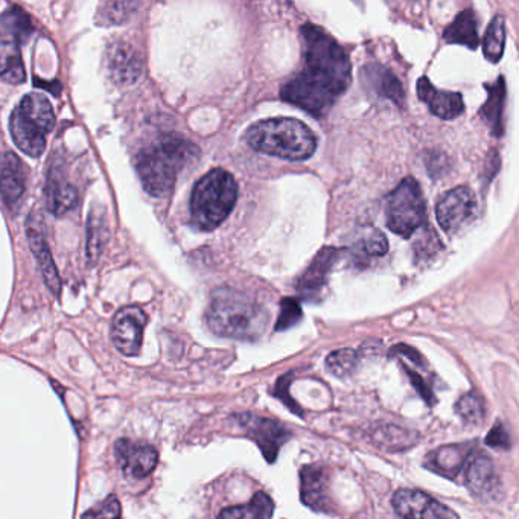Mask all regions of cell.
<instances>
[{
	"label": "cell",
	"instance_id": "15",
	"mask_svg": "<svg viewBox=\"0 0 519 519\" xmlns=\"http://www.w3.org/2000/svg\"><path fill=\"white\" fill-rule=\"evenodd\" d=\"M28 168L14 153L0 157V195L11 209L22 200L26 191Z\"/></svg>",
	"mask_w": 519,
	"mask_h": 519
},
{
	"label": "cell",
	"instance_id": "8",
	"mask_svg": "<svg viewBox=\"0 0 519 519\" xmlns=\"http://www.w3.org/2000/svg\"><path fill=\"white\" fill-rule=\"evenodd\" d=\"M477 201L468 186H459L437 201V221L445 232L454 233L474 218Z\"/></svg>",
	"mask_w": 519,
	"mask_h": 519
},
{
	"label": "cell",
	"instance_id": "5",
	"mask_svg": "<svg viewBox=\"0 0 519 519\" xmlns=\"http://www.w3.org/2000/svg\"><path fill=\"white\" fill-rule=\"evenodd\" d=\"M238 183L230 172L212 169L201 177L191 195V220L195 229H217L235 207Z\"/></svg>",
	"mask_w": 519,
	"mask_h": 519
},
{
	"label": "cell",
	"instance_id": "22",
	"mask_svg": "<svg viewBox=\"0 0 519 519\" xmlns=\"http://www.w3.org/2000/svg\"><path fill=\"white\" fill-rule=\"evenodd\" d=\"M488 90V101L481 106L480 116L491 128L492 136L501 137L504 133L503 113L506 104V83L500 77L494 84H484Z\"/></svg>",
	"mask_w": 519,
	"mask_h": 519
},
{
	"label": "cell",
	"instance_id": "31",
	"mask_svg": "<svg viewBox=\"0 0 519 519\" xmlns=\"http://www.w3.org/2000/svg\"><path fill=\"white\" fill-rule=\"evenodd\" d=\"M460 418L468 424L478 425L484 418L483 401L477 393H466L456 405Z\"/></svg>",
	"mask_w": 519,
	"mask_h": 519
},
{
	"label": "cell",
	"instance_id": "14",
	"mask_svg": "<svg viewBox=\"0 0 519 519\" xmlns=\"http://www.w3.org/2000/svg\"><path fill=\"white\" fill-rule=\"evenodd\" d=\"M465 480L472 494L483 500H495L501 494V483L494 462L486 454L472 456L466 463Z\"/></svg>",
	"mask_w": 519,
	"mask_h": 519
},
{
	"label": "cell",
	"instance_id": "6",
	"mask_svg": "<svg viewBox=\"0 0 519 519\" xmlns=\"http://www.w3.org/2000/svg\"><path fill=\"white\" fill-rule=\"evenodd\" d=\"M55 113L51 102L39 93H29L10 119L14 144L29 157H40L46 148V134L54 128Z\"/></svg>",
	"mask_w": 519,
	"mask_h": 519
},
{
	"label": "cell",
	"instance_id": "21",
	"mask_svg": "<svg viewBox=\"0 0 519 519\" xmlns=\"http://www.w3.org/2000/svg\"><path fill=\"white\" fill-rule=\"evenodd\" d=\"M46 206L49 212L61 217L71 212L78 204V191L72 183L63 179L60 174L49 172L45 185Z\"/></svg>",
	"mask_w": 519,
	"mask_h": 519
},
{
	"label": "cell",
	"instance_id": "24",
	"mask_svg": "<svg viewBox=\"0 0 519 519\" xmlns=\"http://www.w3.org/2000/svg\"><path fill=\"white\" fill-rule=\"evenodd\" d=\"M107 239H109V226H107L106 215L99 207H93L87 220L86 253L90 262L98 261Z\"/></svg>",
	"mask_w": 519,
	"mask_h": 519
},
{
	"label": "cell",
	"instance_id": "33",
	"mask_svg": "<svg viewBox=\"0 0 519 519\" xmlns=\"http://www.w3.org/2000/svg\"><path fill=\"white\" fill-rule=\"evenodd\" d=\"M302 308H300L299 300L294 297H285L281 303V314H279L278 322H276V331L282 332L293 328L294 325L302 320Z\"/></svg>",
	"mask_w": 519,
	"mask_h": 519
},
{
	"label": "cell",
	"instance_id": "10",
	"mask_svg": "<svg viewBox=\"0 0 519 519\" xmlns=\"http://www.w3.org/2000/svg\"><path fill=\"white\" fill-rule=\"evenodd\" d=\"M392 504L404 519H460L453 509L416 489H399L393 495Z\"/></svg>",
	"mask_w": 519,
	"mask_h": 519
},
{
	"label": "cell",
	"instance_id": "26",
	"mask_svg": "<svg viewBox=\"0 0 519 519\" xmlns=\"http://www.w3.org/2000/svg\"><path fill=\"white\" fill-rule=\"evenodd\" d=\"M274 513V503L265 492H258L244 506L227 507L220 513L218 519H271Z\"/></svg>",
	"mask_w": 519,
	"mask_h": 519
},
{
	"label": "cell",
	"instance_id": "9",
	"mask_svg": "<svg viewBox=\"0 0 519 519\" xmlns=\"http://www.w3.org/2000/svg\"><path fill=\"white\" fill-rule=\"evenodd\" d=\"M147 326V314L139 306L119 309L112 323V340L116 349L127 357L139 354Z\"/></svg>",
	"mask_w": 519,
	"mask_h": 519
},
{
	"label": "cell",
	"instance_id": "16",
	"mask_svg": "<svg viewBox=\"0 0 519 519\" xmlns=\"http://www.w3.org/2000/svg\"><path fill=\"white\" fill-rule=\"evenodd\" d=\"M28 241L32 252L36 255L40 268H42L46 287L49 288V291H51L54 296H60V274H58L57 265H55L54 259H52L51 250H49L48 242H46L40 218H29Z\"/></svg>",
	"mask_w": 519,
	"mask_h": 519
},
{
	"label": "cell",
	"instance_id": "3",
	"mask_svg": "<svg viewBox=\"0 0 519 519\" xmlns=\"http://www.w3.org/2000/svg\"><path fill=\"white\" fill-rule=\"evenodd\" d=\"M200 156L192 142L180 136H163L137 156V172L145 191L165 197L176 185L180 172Z\"/></svg>",
	"mask_w": 519,
	"mask_h": 519
},
{
	"label": "cell",
	"instance_id": "2",
	"mask_svg": "<svg viewBox=\"0 0 519 519\" xmlns=\"http://www.w3.org/2000/svg\"><path fill=\"white\" fill-rule=\"evenodd\" d=\"M270 314L247 294L221 288L212 294L206 323L214 334L232 340H258L267 331Z\"/></svg>",
	"mask_w": 519,
	"mask_h": 519
},
{
	"label": "cell",
	"instance_id": "23",
	"mask_svg": "<svg viewBox=\"0 0 519 519\" xmlns=\"http://www.w3.org/2000/svg\"><path fill=\"white\" fill-rule=\"evenodd\" d=\"M443 39L451 45H465L471 51L478 48L477 17L472 10H465L443 32Z\"/></svg>",
	"mask_w": 519,
	"mask_h": 519
},
{
	"label": "cell",
	"instance_id": "4",
	"mask_svg": "<svg viewBox=\"0 0 519 519\" xmlns=\"http://www.w3.org/2000/svg\"><path fill=\"white\" fill-rule=\"evenodd\" d=\"M246 141L259 153L285 160H308L317 148L313 131L293 118L258 122L247 130Z\"/></svg>",
	"mask_w": 519,
	"mask_h": 519
},
{
	"label": "cell",
	"instance_id": "27",
	"mask_svg": "<svg viewBox=\"0 0 519 519\" xmlns=\"http://www.w3.org/2000/svg\"><path fill=\"white\" fill-rule=\"evenodd\" d=\"M431 471L443 477L454 478L462 471L466 463L465 453L460 446H443L430 456Z\"/></svg>",
	"mask_w": 519,
	"mask_h": 519
},
{
	"label": "cell",
	"instance_id": "32",
	"mask_svg": "<svg viewBox=\"0 0 519 519\" xmlns=\"http://www.w3.org/2000/svg\"><path fill=\"white\" fill-rule=\"evenodd\" d=\"M134 10H136V4H133V2L104 4L99 10V22L106 23V25H119V23L128 20Z\"/></svg>",
	"mask_w": 519,
	"mask_h": 519
},
{
	"label": "cell",
	"instance_id": "12",
	"mask_svg": "<svg viewBox=\"0 0 519 519\" xmlns=\"http://www.w3.org/2000/svg\"><path fill=\"white\" fill-rule=\"evenodd\" d=\"M115 453L122 471L134 478L148 477L159 462V454L154 446L128 439L116 442Z\"/></svg>",
	"mask_w": 519,
	"mask_h": 519
},
{
	"label": "cell",
	"instance_id": "29",
	"mask_svg": "<svg viewBox=\"0 0 519 519\" xmlns=\"http://www.w3.org/2000/svg\"><path fill=\"white\" fill-rule=\"evenodd\" d=\"M358 364V354L352 349H340V351L332 352L326 358V367L332 375L338 378H344L355 372Z\"/></svg>",
	"mask_w": 519,
	"mask_h": 519
},
{
	"label": "cell",
	"instance_id": "35",
	"mask_svg": "<svg viewBox=\"0 0 519 519\" xmlns=\"http://www.w3.org/2000/svg\"><path fill=\"white\" fill-rule=\"evenodd\" d=\"M83 519H121V504L115 497L106 498L90 509Z\"/></svg>",
	"mask_w": 519,
	"mask_h": 519
},
{
	"label": "cell",
	"instance_id": "36",
	"mask_svg": "<svg viewBox=\"0 0 519 519\" xmlns=\"http://www.w3.org/2000/svg\"><path fill=\"white\" fill-rule=\"evenodd\" d=\"M402 367H404L405 372H407L408 378L411 379L414 389L418 390L419 395L427 401V404L433 405L434 396L430 384L422 378V375L416 373V370H414L413 367H408L407 364H402Z\"/></svg>",
	"mask_w": 519,
	"mask_h": 519
},
{
	"label": "cell",
	"instance_id": "1",
	"mask_svg": "<svg viewBox=\"0 0 519 519\" xmlns=\"http://www.w3.org/2000/svg\"><path fill=\"white\" fill-rule=\"evenodd\" d=\"M305 40V67L281 89L284 101L309 115L322 118L351 86V60L348 54L316 25L302 28Z\"/></svg>",
	"mask_w": 519,
	"mask_h": 519
},
{
	"label": "cell",
	"instance_id": "25",
	"mask_svg": "<svg viewBox=\"0 0 519 519\" xmlns=\"http://www.w3.org/2000/svg\"><path fill=\"white\" fill-rule=\"evenodd\" d=\"M0 78L14 86L25 83V66L17 43L0 42Z\"/></svg>",
	"mask_w": 519,
	"mask_h": 519
},
{
	"label": "cell",
	"instance_id": "34",
	"mask_svg": "<svg viewBox=\"0 0 519 519\" xmlns=\"http://www.w3.org/2000/svg\"><path fill=\"white\" fill-rule=\"evenodd\" d=\"M360 250L369 258H381L389 252V242L379 230H370L360 241Z\"/></svg>",
	"mask_w": 519,
	"mask_h": 519
},
{
	"label": "cell",
	"instance_id": "7",
	"mask_svg": "<svg viewBox=\"0 0 519 519\" xmlns=\"http://www.w3.org/2000/svg\"><path fill=\"white\" fill-rule=\"evenodd\" d=\"M387 227L402 238H410L427 221V206L421 186L413 177L401 185L386 200Z\"/></svg>",
	"mask_w": 519,
	"mask_h": 519
},
{
	"label": "cell",
	"instance_id": "30",
	"mask_svg": "<svg viewBox=\"0 0 519 519\" xmlns=\"http://www.w3.org/2000/svg\"><path fill=\"white\" fill-rule=\"evenodd\" d=\"M0 22L5 28L13 32L14 37L19 40H26L32 32V23L28 14L20 10L19 7L11 8L4 17H0Z\"/></svg>",
	"mask_w": 519,
	"mask_h": 519
},
{
	"label": "cell",
	"instance_id": "11",
	"mask_svg": "<svg viewBox=\"0 0 519 519\" xmlns=\"http://www.w3.org/2000/svg\"><path fill=\"white\" fill-rule=\"evenodd\" d=\"M238 425L258 443L262 454L270 463L278 459L279 449L290 439V431L284 425L271 419L258 418L255 414L239 416Z\"/></svg>",
	"mask_w": 519,
	"mask_h": 519
},
{
	"label": "cell",
	"instance_id": "28",
	"mask_svg": "<svg viewBox=\"0 0 519 519\" xmlns=\"http://www.w3.org/2000/svg\"><path fill=\"white\" fill-rule=\"evenodd\" d=\"M504 46H506V22L503 16H495L484 34V57L491 63H498L503 57Z\"/></svg>",
	"mask_w": 519,
	"mask_h": 519
},
{
	"label": "cell",
	"instance_id": "13",
	"mask_svg": "<svg viewBox=\"0 0 519 519\" xmlns=\"http://www.w3.org/2000/svg\"><path fill=\"white\" fill-rule=\"evenodd\" d=\"M107 69L115 83L133 84L142 74V57L130 43L119 40L107 49Z\"/></svg>",
	"mask_w": 519,
	"mask_h": 519
},
{
	"label": "cell",
	"instance_id": "19",
	"mask_svg": "<svg viewBox=\"0 0 519 519\" xmlns=\"http://www.w3.org/2000/svg\"><path fill=\"white\" fill-rule=\"evenodd\" d=\"M361 81H363L366 89H369L375 95L381 96V98L392 99L396 106L404 104V87H402L401 81L387 67L379 66V64H369L361 72Z\"/></svg>",
	"mask_w": 519,
	"mask_h": 519
},
{
	"label": "cell",
	"instance_id": "18",
	"mask_svg": "<svg viewBox=\"0 0 519 519\" xmlns=\"http://www.w3.org/2000/svg\"><path fill=\"white\" fill-rule=\"evenodd\" d=\"M340 255L341 250L335 249V247H325V249L320 250L314 261L309 265L308 270L303 273L302 278L297 282V291L308 299L319 294L325 287L329 273H331L332 267L337 264Z\"/></svg>",
	"mask_w": 519,
	"mask_h": 519
},
{
	"label": "cell",
	"instance_id": "20",
	"mask_svg": "<svg viewBox=\"0 0 519 519\" xmlns=\"http://www.w3.org/2000/svg\"><path fill=\"white\" fill-rule=\"evenodd\" d=\"M302 478V501L314 510H326L329 506L328 472L322 466H305Z\"/></svg>",
	"mask_w": 519,
	"mask_h": 519
},
{
	"label": "cell",
	"instance_id": "17",
	"mask_svg": "<svg viewBox=\"0 0 519 519\" xmlns=\"http://www.w3.org/2000/svg\"><path fill=\"white\" fill-rule=\"evenodd\" d=\"M418 96L422 102L430 107L433 115L440 119H446V121L459 118L465 110V104H463L460 93L436 89L427 77L419 78Z\"/></svg>",
	"mask_w": 519,
	"mask_h": 519
},
{
	"label": "cell",
	"instance_id": "37",
	"mask_svg": "<svg viewBox=\"0 0 519 519\" xmlns=\"http://www.w3.org/2000/svg\"><path fill=\"white\" fill-rule=\"evenodd\" d=\"M486 443H488L489 446H492V448H510L509 434L504 430L503 425H495V427L489 431L488 437H486Z\"/></svg>",
	"mask_w": 519,
	"mask_h": 519
}]
</instances>
